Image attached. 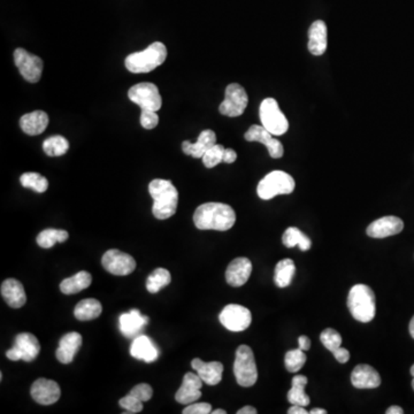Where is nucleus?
I'll return each mask as SVG.
<instances>
[{
  "mask_svg": "<svg viewBox=\"0 0 414 414\" xmlns=\"http://www.w3.org/2000/svg\"><path fill=\"white\" fill-rule=\"evenodd\" d=\"M194 222L200 230L227 231L235 224L236 213L227 204L206 203L197 207Z\"/></svg>",
  "mask_w": 414,
  "mask_h": 414,
  "instance_id": "nucleus-1",
  "label": "nucleus"
},
{
  "mask_svg": "<svg viewBox=\"0 0 414 414\" xmlns=\"http://www.w3.org/2000/svg\"><path fill=\"white\" fill-rule=\"evenodd\" d=\"M153 200L152 213L159 220H166L175 214L179 204V191L170 180L156 179L148 185Z\"/></svg>",
  "mask_w": 414,
  "mask_h": 414,
  "instance_id": "nucleus-2",
  "label": "nucleus"
},
{
  "mask_svg": "<svg viewBox=\"0 0 414 414\" xmlns=\"http://www.w3.org/2000/svg\"><path fill=\"white\" fill-rule=\"evenodd\" d=\"M166 58V45L161 42H155L144 51L135 52L128 55L124 60V65L130 73H150L157 67L161 66Z\"/></svg>",
  "mask_w": 414,
  "mask_h": 414,
  "instance_id": "nucleus-3",
  "label": "nucleus"
},
{
  "mask_svg": "<svg viewBox=\"0 0 414 414\" xmlns=\"http://www.w3.org/2000/svg\"><path fill=\"white\" fill-rule=\"evenodd\" d=\"M348 307L356 320L364 324L372 321L376 313L374 291L369 285H354L349 293Z\"/></svg>",
  "mask_w": 414,
  "mask_h": 414,
  "instance_id": "nucleus-4",
  "label": "nucleus"
},
{
  "mask_svg": "<svg viewBox=\"0 0 414 414\" xmlns=\"http://www.w3.org/2000/svg\"><path fill=\"white\" fill-rule=\"evenodd\" d=\"M295 185L293 176L282 170H274L259 182L257 194L261 200H269L278 195L293 194Z\"/></svg>",
  "mask_w": 414,
  "mask_h": 414,
  "instance_id": "nucleus-5",
  "label": "nucleus"
},
{
  "mask_svg": "<svg viewBox=\"0 0 414 414\" xmlns=\"http://www.w3.org/2000/svg\"><path fill=\"white\" fill-rule=\"evenodd\" d=\"M234 374L236 381L242 387H252L258 380V369L254 351L248 345H239L236 351Z\"/></svg>",
  "mask_w": 414,
  "mask_h": 414,
  "instance_id": "nucleus-6",
  "label": "nucleus"
},
{
  "mask_svg": "<svg viewBox=\"0 0 414 414\" xmlns=\"http://www.w3.org/2000/svg\"><path fill=\"white\" fill-rule=\"evenodd\" d=\"M260 120L263 127L268 130L269 133L281 136L287 133L289 128V122L285 114L278 107V102L274 98H266L260 105Z\"/></svg>",
  "mask_w": 414,
  "mask_h": 414,
  "instance_id": "nucleus-7",
  "label": "nucleus"
},
{
  "mask_svg": "<svg viewBox=\"0 0 414 414\" xmlns=\"http://www.w3.org/2000/svg\"><path fill=\"white\" fill-rule=\"evenodd\" d=\"M128 97L134 104L138 105L142 111L158 112L163 106V98L157 85L153 83H138L128 91Z\"/></svg>",
  "mask_w": 414,
  "mask_h": 414,
  "instance_id": "nucleus-8",
  "label": "nucleus"
},
{
  "mask_svg": "<svg viewBox=\"0 0 414 414\" xmlns=\"http://www.w3.org/2000/svg\"><path fill=\"white\" fill-rule=\"evenodd\" d=\"M249 104L246 91L239 83H231L224 91V100L219 106V112L230 118H236L244 113Z\"/></svg>",
  "mask_w": 414,
  "mask_h": 414,
  "instance_id": "nucleus-9",
  "label": "nucleus"
},
{
  "mask_svg": "<svg viewBox=\"0 0 414 414\" xmlns=\"http://www.w3.org/2000/svg\"><path fill=\"white\" fill-rule=\"evenodd\" d=\"M40 352V344L36 336L31 333L18 334L14 341V347L6 352L7 358L13 361L23 360L31 363L36 359Z\"/></svg>",
  "mask_w": 414,
  "mask_h": 414,
  "instance_id": "nucleus-10",
  "label": "nucleus"
},
{
  "mask_svg": "<svg viewBox=\"0 0 414 414\" xmlns=\"http://www.w3.org/2000/svg\"><path fill=\"white\" fill-rule=\"evenodd\" d=\"M219 320L224 328L237 333L248 329L252 322V315L244 306L229 304L221 311Z\"/></svg>",
  "mask_w": 414,
  "mask_h": 414,
  "instance_id": "nucleus-11",
  "label": "nucleus"
},
{
  "mask_svg": "<svg viewBox=\"0 0 414 414\" xmlns=\"http://www.w3.org/2000/svg\"><path fill=\"white\" fill-rule=\"evenodd\" d=\"M14 61L18 72L26 81L37 83L42 77L43 60L37 55H31L25 49L18 48L14 51Z\"/></svg>",
  "mask_w": 414,
  "mask_h": 414,
  "instance_id": "nucleus-12",
  "label": "nucleus"
},
{
  "mask_svg": "<svg viewBox=\"0 0 414 414\" xmlns=\"http://www.w3.org/2000/svg\"><path fill=\"white\" fill-rule=\"evenodd\" d=\"M104 268L113 276H129L136 268V261L131 256L119 250H109L102 258Z\"/></svg>",
  "mask_w": 414,
  "mask_h": 414,
  "instance_id": "nucleus-13",
  "label": "nucleus"
},
{
  "mask_svg": "<svg viewBox=\"0 0 414 414\" xmlns=\"http://www.w3.org/2000/svg\"><path fill=\"white\" fill-rule=\"evenodd\" d=\"M273 136L274 135L269 133L268 130L263 126L254 124V126L249 128L248 131L245 133L244 137L248 142L261 143V144L266 146L271 157L274 158V159H280L285 155V148H283L280 141Z\"/></svg>",
  "mask_w": 414,
  "mask_h": 414,
  "instance_id": "nucleus-14",
  "label": "nucleus"
},
{
  "mask_svg": "<svg viewBox=\"0 0 414 414\" xmlns=\"http://www.w3.org/2000/svg\"><path fill=\"white\" fill-rule=\"evenodd\" d=\"M31 397L42 405H52L59 401L61 390L59 384L53 380L38 378L33 382L31 390Z\"/></svg>",
  "mask_w": 414,
  "mask_h": 414,
  "instance_id": "nucleus-15",
  "label": "nucleus"
},
{
  "mask_svg": "<svg viewBox=\"0 0 414 414\" xmlns=\"http://www.w3.org/2000/svg\"><path fill=\"white\" fill-rule=\"evenodd\" d=\"M203 382L200 375L187 373L183 378L181 388L176 393V402L183 405H189L198 401L202 397L200 389L203 387Z\"/></svg>",
  "mask_w": 414,
  "mask_h": 414,
  "instance_id": "nucleus-16",
  "label": "nucleus"
},
{
  "mask_svg": "<svg viewBox=\"0 0 414 414\" xmlns=\"http://www.w3.org/2000/svg\"><path fill=\"white\" fill-rule=\"evenodd\" d=\"M403 229H404V222H403L402 219L393 217V215H388V217L378 219L369 224L366 233L373 239H384V237H389V236L397 235Z\"/></svg>",
  "mask_w": 414,
  "mask_h": 414,
  "instance_id": "nucleus-17",
  "label": "nucleus"
},
{
  "mask_svg": "<svg viewBox=\"0 0 414 414\" xmlns=\"http://www.w3.org/2000/svg\"><path fill=\"white\" fill-rule=\"evenodd\" d=\"M252 263L248 258H236L226 271V281L234 288L242 287L251 276Z\"/></svg>",
  "mask_w": 414,
  "mask_h": 414,
  "instance_id": "nucleus-18",
  "label": "nucleus"
},
{
  "mask_svg": "<svg viewBox=\"0 0 414 414\" xmlns=\"http://www.w3.org/2000/svg\"><path fill=\"white\" fill-rule=\"evenodd\" d=\"M351 383L357 389H375L381 384V376L372 366L358 365L351 374Z\"/></svg>",
  "mask_w": 414,
  "mask_h": 414,
  "instance_id": "nucleus-19",
  "label": "nucleus"
},
{
  "mask_svg": "<svg viewBox=\"0 0 414 414\" xmlns=\"http://www.w3.org/2000/svg\"><path fill=\"white\" fill-rule=\"evenodd\" d=\"M1 296L12 309H20L27 302L25 288L16 278H7L1 283Z\"/></svg>",
  "mask_w": 414,
  "mask_h": 414,
  "instance_id": "nucleus-20",
  "label": "nucleus"
},
{
  "mask_svg": "<svg viewBox=\"0 0 414 414\" xmlns=\"http://www.w3.org/2000/svg\"><path fill=\"white\" fill-rule=\"evenodd\" d=\"M192 369L200 375V378L209 386L219 384L222 380V373H224V365L220 361H209L204 363L200 358H195L191 361Z\"/></svg>",
  "mask_w": 414,
  "mask_h": 414,
  "instance_id": "nucleus-21",
  "label": "nucleus"
},
{
  "mask_svg": "<svg viewBox=\"0 0 414 414\" xmlns=\"http://www.w3.org/2000/svg\"><path fill=\"white\" fill-rule=\"evenodd\" d=\"M130 354L137 360L146 363H153L159 357V350L155 343L146 335H138L134 339L130 347Z\"/></svg>",
  "mask_w": 414,
  "mask_h": 414,
  "instance_id": "nucleus-22",
  "label": "nucleus"
},
{
  "mask_svg": "<svg viewBox=\"0 0 414 414\" xmlns=\"http://www.w3.org/2000/svg\"><path fill=\"white\" fill-rule=\"evenodd\" d=\"M215 144H217V135L213 130L207 129L202 131L197 142L194 144L189 141H185L182 143V150L185 155L198 159V158H203L206 152L209 151V148Z\"/></svg>",
  "mask_w": 414,
  "mask_h": 414,
  "instance_id": "nucleus-23",
  "label": "nucleus"
},
{
  "mask_svg": "<svg viewBox=\"0 0 414 414\" xmlns=\"http://www.w3.org/2000/svg\"><path fill=\"white\" fill-rule=\"evenodd\" d=\"M81 334L75 333V332L66 334V335L62 336V339L59 342V347H58L57 352H55L57 359L61 364L72 363L75 354H77V351L81 348Z\"/></svg>",
  "mask_w": 414,
  "mask_h": 414,
  "instance_id": "nucleus-24",
  "label": "nucleus"
},
{
  "mask_svg": "<svg viewBox=\"0 0 414 414\" xmlns=\"http://www.w3.org/2000/svg\"><path fill=\"white\" fill-rule=\"evenodd\" d=\"M49 115L44 111H35V112L27 113L20 119V127L27 135L36 136L45 131L49 126Z\"/></svg>",
  "mask_w": 414,
  "mask_h": 414,
  "instance_id": "nucleus-25",
  "label": "nucleus"
},
{
  "mask_svg": "<svg viewBox=\"0 0 414 414\" xmlns=\"http://www.w3.org/2000/svg\"><path fill=\"white\" fill-rule=\"evenodd\" d=\"M148 322V317L141 315L138 310H130L127 313H124L119 319L120 330L124 336L134 337L146 326Z\"/></svg>",
  "mask_w": 414,
  "mask_h": 414,
  "instance_id": "nucleus-26",
  "label": "nucleus"
},
{
  "mask_svg": "<svg viewBox=\"0 0 414 414\" xmlns=\"http://www.w3.org/2000/svg\"><path fill=\"white\" fill-rule=\"evenodd\" d=\"M309 51L312 55H324L327 50V26L324 21L317 20L313 22L309 31Z\"/></svg>",
  "mask_w": 414,
  "mask_h": 414,
  "instance_id": "nucleus-27",
  "label": "nucleus"
},
{
  "mask_svg": "<svg viewBox=\"0 0 414 414\" xmlns=\"http://www.w3.org/2000/svg\"><path fill=\"white\" fill-rule=\"evenodd\" d=\"M309 380L305 375H295L293 378V386L288 393V402L291 405H310V397L306 395L305 387Z\"/></svg>",
  "mask_w": 414,
  "mask_h": 414,
  "instance_id": "nucleus-28",
  "label": "nucleus"
},
{
  "mask_svg": "<svg viewBox=\"0 0 414 414\" xmlns=\"http://www.w3.org/2000/svg\"><path fill=\"white\" fill-rule=\"evenodd\" d=\"M91 282L92 276L90 273L81 271L72 278H65L60 283V290L65 295H74L90 287Z\"/></svg>",
  "mask_w": 414,
  "mask_h": 414,
  "instance_id": "nucleus-29",
  "label": "nucleus"
},
{
  "mask_svg": "<svg viewBox=\"0 0 414 414\" xmlns=\"http://www.w3.org/2000/svg\"><path fill=\"white\" fill-rule=\"evenodd\" d=\"M103 312V306L100 304L99 300L94 298H88L83 300L75 306L74 315L80 321H89L97 319Z\"/></svg>",
  "mask_w": 414,
  "mask_h": 414,
  "instance_id": "nucleus-30",
  "label": "nucleus"
},
{
  "mask_svg": "<svg viewBox=\"0 0 414 414\" xmlns=\"http://www.w3.org/2000/svg\"><path fill=\"white\" fill-rule=\"evenodd\" d=\"M282 242L287 248L300 246V250L304 252L309 251L312 246L311 239L296 227L288 228L285 230L282 236Z\"/></svg>",
  "mask_w": 414,
  "mask_h": 414,
  "instance_id": "nucleus-31",
  "label": "nucleus"
},
{
  "mask_svg": "<svg viewBox=\"0 0 414 414\" xmlns=\"http://www.w3.org/2000/svg\"><path fill=\"white\" fill-rule=\"evenodd\" d=\"M296 272V266L293 260L283 259L278 261L274 273V281L278 288H287L290 285L293 276Z\"/></svg>",
  "mask_w": 414,
  "mask_h": 414,
  "instance_id": "nucleus-32",
  "label": "nucleus"
},
{
  "mask_svg": "<svg viewBox=\"0 0 414 414\" xmlns=\"http://www.w3.org/2000/svg\"><path fill=\"white\" fill-rule=\"evenodd\" d=\"M70 237V234L62 229H45L37 236V244L40 248L50 249L55 246V243H64Z\"/></svg>",
  "mask_w": 414,
  "mask_h": 414,
  "instance_id": "nucleus-33",
  "label": "nucleus"
},
{
  "mask_svg": "<svg viewBox=\"0 0 414 414\" xmlns=\"http://www.w3.org/2000/svg\"><path fill=\"white\" fill-rule=\"evenodd\" d=\"M172 281L170 273L165 268H157L148 276L146 280V289L148 293H157L170 285Z\"/></svg>",
  "mask_w": 414,
  "mask_h": 414,
  "instance_id": "nucleus-34",
  "label": "nucleus"
},
{
  "mask_svg": "<svg viewBox=\"0 0 414 414\" xmlns=\"http://www.w3.org/2000/svg\"><path fill=\"white\" fill-rule=\"evenodd\" d=\"M43 150L49 157H60L70 150V142L60 135L49 137L43 143Z\"/></svg>",
  "mask_w": 414,
  "mask_h": 414,
  "instance_id": "nucleus-35",
  "label": "nucleus"
},
{
  "mask_svg": "<svg viewBox=\"0 0 414 414\" xmlns=\"http://www.w3.org/2000/svg\"><path fill=\"white\" fill-rule=\"evenodd\" d=\"M20 182H21L22 187L33 189V191L40 192V194L45 192L49 187V181L38 173H25L20 178Z\"/></svg>",
  "mask_w": 414,
  "mask_h": 414,
  "instance_id": "nucleus-36",
  "label": "nucleus"
},
{
  "mask_svg": "<svg viewBox=\"0 0 414 414\" xmlns=\"http://www.w3.org/2000/svg\"><path fill=\"white\" fill-rule=\"evenodd\" d=\"M306 363V354L302 349L288 351L285 354V364L288 372L297 373L304 367Z\"/></svg>",
  "mask_w": 414,
  "mask_h": 414,
  "instance_id": "nucleus-37",
  "label": "nucleus"
},
{
  "mask_svg": "<svg viewBox=\"0 0 414 414\" xmlns=\"http://www.w3.org/2000/svg\"><path fill=\"white\" fill-rule=\"evenodd\" d=\"M320 341L330 352H335L342 347V336L337 330L327 328L320 335Z\"/></svg>",
  "mask_w": 414,
  "mask_h": 414,
  "instance_id": "nucleus-38",
  "label": "nucleus"
},
{
  "mask_svg": "<svg viewBox=\"0 0 414 414\" xmlns=\"http://www.w3.org/2000/svg\"><path fill=\"white\" fill-rule=\"evenodd\" d=\"M224 150L226 148L220 144L212 146L209 151L203 156V163L206 168H213L218 166L219 163H224Z\"/></svg>",
  "mask_w": 414,
  "mask_h": 414,
  "instance_id": "nucleus-39",
  "label": "nucleus"
},
{
  "mask_svg": "<svg viewBox=\"0 0 414 414\" xmlns=\"http://www.w3.org/2000/svg\"><path fill=\"white\" fill-rule=\"evenodd\" d=\"M119 404L122 408L127 410V413H139L143 410L142 401H139L138 398L130 395V393L120 399Z\"/></svg>",
  "mask_w": 414,
  "mask_h": 414,
  "instance_id": "nucleus-40",
  "label": "nucleus"
},
{
  "mask_svg": "<svg viewBox=\"0 0 414 414\" xmlns=\"http://www.w3.org/2000/svg\"><path fill=\"white\" fill-rule=\"evenodd\" d=\"M129 393L142 402H148L153 396V390H152L151 386H148V383H141L137 384L136 387H134Z\"/></svg>",
  "mask_w": 414,
  "mask_h": 414,
  "instance_id": "nucleus-41",
  "label": "nucleus"
},
{
  "mask_svg": "<svg viewBox=\"0 0 414 414\" xmlns=\"http://www.w3.org/2000/svg\"><path fill=\"white\" fill-rule=\"evenodd\" d=\"M159 124V116L157 112L152 111H142L141 113V124L146 130L155 129Z\"/></svg>",
  "mask_w": 414,
  "mask_h": 414,
  "instance_id": "nucleus-42",
  "label": "nucleus"
},
{
  "mask_svg": "<svg viewBox=\"0 0 414 414\" xmlns=\"http://www.w3.org/2000/svg\"><path fill=\"white\" fill-rule=\"evenodd\" d=\"M183 414H209L212 406L209 403H191L182 411Z\"/></svg>",
  "mask_w": 414,
  "mask_h": 414,
  "instance_id": "nucleus-43",
  "label": "nucleus"
},
{
  "mask_svg": "<svg viewBox=\"0 0 414 414\" xmlns=\"http://www.w3.org/2000/svg\"><path fill=\"white\" fill-rule=\"evenodd\" d=\"M333 354L335 359L341 364L348 363L349 359H350V352L347 349L342 348V347L339 350L335 351Z\"/></svg>",
  "mask_w": 414,
  "mask_h": 414,
  "instance_id": "nucleus-44",
  "label": "nucleus"
},
{
  "mask_svg": "<svg viewBox=\"0 0 414 414\" xmlns=\"http://www.w3.org/2000/svg\"><path fill=\"white\" fill-rule=\"evenodd\" d=\"M237 159V153L234 151L233 148H226L224 150V163H233Z\"/></svg>",
  "mask_w": 414,
  "mask_h": 414,
  "instance_id": "nucleus-45",
  "label": "nucleus"
},
{
  "mask_svg": "<svg viewBox=\"0 0 414 414\" xmlns=\"http://www.w3.org/2000/svg\"><path fill=\"white\" fill-rule=\"evenodd\" d=\"M298 344H300V348L302 349V350H310V349H311V339L305 335L300 336V339H298Z\"/></svg>",
  "mask_w": 414,
  "mask_h": 414,
  "instance_id": "nucleus-46",
  "label": "nucleus"
},
{
  "mask_svg": "<svg viewBox=\"0 0 414 414\" xmlns=\"http://www.w3.org/2000/svg\"><path fill=\"white\" fill-rule=\"evenodd\" d=\"M288 414H309V411H306L304 406L291 405V408L288 410Z\"/></svg>",
  "mask_w": 414,
  "mask_h": 414,
  "instance_id": "nucleus-47",
  "label": "nucleus"
},
{
  "mask_svg": "<svg viewBox=\"0 0 414 414\" xmlns=\"http://www.w3.org/2000/svg\"><path fill=\"white\" fill-rule=\"evenodd\" d=\"M258 411L254 406H244L237 411V414H257Z\"/></svg>",
  "mask_w": 414,
  "mask_h": 414,
  "instance_id": "nucleus-48",
  "label": "nucleus"
},
{
  "mask_svg": "<svg viewBox=\"0 0 414 414\" xmlns=\"http://www.w3.org/2000/svg\"><path fill=\"white\" fill-rule=\"evenodd\" d=\"M387 414H403L404 413V410L402 408H399V406H390L388 408L387 411H386Z\"/></svg>",
  "mask_w": 414,
  "mask_h": 414,
  "instance_id": "nucleus-49",
  "label": "nucleus"
},
{
  "mask_svg": "<svg viewBox=\"0 0 414 414\" xmlns=\"http://www.w3.org/2000/svg\"><path fill=\"white\" fill-rule=\"evenodd\" d=\"M310 414H327V411L324 408H313L310 411Z\"/></svg>",
  "mask_w": 414,
  "mask_h": 414,
  "instance_id": "nucleus-50",
  "label": "nucleus"
},
{
  "mask_svg": "<svg viewBox=\"0 0 414 414\" xmlns=\"http://www.w3.org/2000/svg\"><path fill=\"white\" fill-rule=\"evenodd\" d=\"M408 329H410V334H411L412 337L414 339V317L411 319V322H410Z\"/></svg>",
  "mask_w": 414,
  "mask_h": 414,
  "instance_id": "nucleus-51",
  "label": "nucleus"
},
{
  "mask_svg": "<svg viewBox=\"0 0 414 414\" xmlns=\"http://www.w3.org/2000/svg\"><path fill=\"white\" fill-rule=\"evenodd\" d=\"M212 413H213V414H226V413H227V412L224 411V410H222V408H219V410H215V411H212Z\"/></svg>",
  "mask_w": 414,
  "mask_h": 414,
  "instance_id": "nucleus-52",
  "label": "nucleus"
},
{
  "mask_svg": "<svg viewBox=\"0 0 414 414\" xmlns=\"http://www.w3.org/2000/svg\"><path fill=\"white\" fill-rule=\"evenodd\" d=\"M411 375L413 376V380H412V388H413L414 390V364L411 367Z\"/></svg>",
  "mask_w": 414,
  "mask_h": 414,
  "instance_id": "nucleus-53",
  "label": "nucleus"
}]
</instances>
